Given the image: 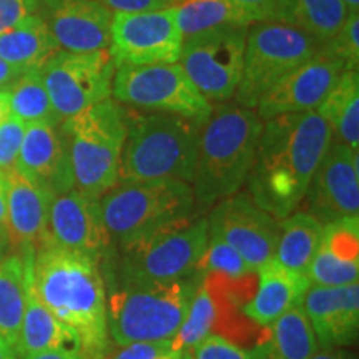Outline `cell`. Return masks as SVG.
<instances>
[{
	"instance_id": "ac0fdd59",
	"label": "cell",
	"mask_w": 359,
	"mask_h": 359,
	"mask_svg": "<svg viewBox=\"0 0 359 359\" xmlns=\"http://www.w3.org/2000/svg\"><path fill=\"white\" fill-rule=\"evenodd\" d=\"M37 15L60 50H109L114 12L97 0H39Z\"/></svg>"
},
{
	"instance_id": "c3c4849f",
	"label": "cell",
	"mask_w": 359,
	"mask_h": 359,
	"mask_svg": "<svg viewBox=\"0 0 359 359\" xmlns=\"http://www.w3.org/2000/svg\"><path fill=\"white\" fill-rule=\"evenodd\" d=\"M341 2L344 4V7H346L348 13L359 11V0H341Z\"/></svg>"
},
{
	"instance_id": "ffe728a7",
	"label": "cell",
	"mask_w": 359,
	"mask_h": 359,
	"mask_svg": "<svg viewBox=\"0 0 359 359\" xmlns=\"http://www.w3.org/2000/svg\"><path fill=\"white\" fill-rule=\"evenodd\" d=\"M302 308L320 348H346L359 333V283L346 286L311 285Z\"/></svg>"
},
{
	"instance_id": "4fadbf2b",
	"label": "cell",
	"mask_w": 359,
	"mask_h": 359,
	"mask_svg": "<svg viewBox=\"0 0 359 359\" xmlns=\"http://www.w3.org/2000/svg\"><path fill=\"white\" fill-rule=\"evenodd\" d=\"M182 47L183 35L173 6L111 15L109 52L116 67L177 64Z\"/></svg>"
},
{
	"instance_id": "74e56055",
	"label": "cell",
	"mask_w": 359,
	"mask_h": 359,
	"mask_svg": "<svg viewBox=\"0 0 359 359\" xmlns=\"http://www.w3.org/2000/svg\"><path fill=\"white\" fill-rule=\"evenodd\" d=\"M191 359H250L248 349H243L226 336L212 333L200 341L190 351Z\"/></svg>"
},
{
	"instance_id": "d6a6232c",
	"label": "cell",
	"mask_w": 359,
	"mask_h": 359,
	"mask_svg": "<svg viewBox=\"0 0 359 359\" xmlns=\"http://www.w3.org/2000/svg\"><path fill=\"white\" fill-rule=\"evenodd\" d=\"M217 296L213 293L212 281L208 275H203L200 285L196 286L190 306H188L187 316L182 326L170 341V346L178 351L190 353L200 341L212 334L217 326L219 311H218Z\"/></svg>"
},
{
	"instance_id": "ba28073f",
	"label": "cell",
	"mask_w": 359,
	"mask_h": 359,
	"mask_svg": "<svg viewBox=\"0 0 359 359\" xmlns=\"http://www.w3.org/2000/svg\"><path fill=\"white\" fill-rule=\"evenodd\" d=\"M69 148L75 188L98 200L118 183L127 120L125 109L107 98L60 123Z\"/></svg>"
},
{
	"instance_id": "277c9868",
	"label": "cell",
	"mask_w": 359,
	"mask_h": 359,
	"mask_svg": "<svg viewBox=\"0 0 359 359\" xmlns=\"http://www.w3.org/2000/svg\"><path fill=\"white\" fill-rule=\"evenodd\" d=\"M118 183L175 178L190 183L203 125L185 116L125 109Z\"/></svg>"
},
{
	"instance_id": "681fc988",
	"label": "cell",
	"mask_w": 359,
	"mask_h": 359,
	"mask_svg": "<svg viewBox=\"0 0 359 359\" xmlns=\"http://www.w3.org/2000/svg\"><path fill=\"white\" fill-rule=\"evenodd\" d=\"M6 243H7V236L0 235V259L6 258V257H4V251H6Z\"/></svg>"
},
{
	"instance_id": "9a60e30c",
	"label": "cell",
	"mask_w": 359,
	"mask_h": 359,
	"mask_svg": "<svg viewBox=\"0 0 359 359\" xmlns=\"http://www.w3.org/2000/svg\"><path fill=\"white\" fill-rule=\"evenodd\" d=\"M302 203H304L303 212L311 215L321 224L358 217V150L333 138L309 182Z\"/></svg>"
},
{
	"instance_id": "f907efd6",
	"label": "cell",
	"mask_w": 359,
	"mask_h": 359,
	"mask_svg": "<svg viewBox=\"0 0 359 359\" xmlns=\"http://www.w3.org/2000/svg\"><path fill=\"white\" fill-rule=\"evenodd\" d=\"M182 2H185V0H167L168 6H177V4H182Z\"/></svg>"
},
{
	"instance_id": "7402d4cb",
	"label": "cell",
	"mask_w": 359,
	"mask_h": 359,
	"mask_svg": "<svg viewBox=\"0 0 359 359\" xmlns=\"http://www.w3.org/2000/svg\"><path fill=\"white\" fill-rule=\"evenodd\" d=\"M7 203V238L20 251H35L47 238L53 196L29 182L15 168L4 173Z\"/></svg>"
},
{
	"instance_id": "5bb4252c",
	"label": "cell",
	"mask_w": 359,
	"mask_h": 359,
	"mask_svg": "<svg viewBox=\"0 0 359 359\" xmlns=\"http://www.w3.org/2000/svg\"><path fill=\"white\" fill-rule=\"evenodd\" d=\"M206 218L210 236L230 245L255 273L275 257L280 219L259 208L248 191L219 200Z\"/></svg>"
},
{
	"instance_id": "cb8c5ba5",
	"label": "cell",
	"mask_w": 359,
	"mask_h": 359,
	"mask_svg": "<svg viewBox=\"0 0 359 359\" xmlns=\"http://www.w3.org/2000/svg\"><path fill=\"white\" fill-rule=\"evenodd\" d=\"M55 349H80V341L74 331H70L43 306L29 280L24 318L13 348L15 359Z\"/></svg>"
},
{
	"instance_id": "f35d334b",
	"label": "cell",
	"mask_w": 359,
	"mask_h": 359,
	"mask_svg": "<svg viewBox=\"0 0 359 359\" xmlns=\"http://www.w3.org/2000/svg\"><path fill=\"white\" fill-rule=\"evenodd\" d=\"M39 0H0V34L19 25L27 17L35 15Z\"/></svg>"
},
{
	"instance_id": "f1b7e54d",
	"label": "cell",
	"mask_w": 359,
	"mask_h": 359,
	"mask_svg": "<svg viewBox=\"0 0 359 359\" xmlns=\"http://www.w3.org/2000/svg\"><path fill=\"white\" fill-rule=\"evenodd\" d=\"M323 224L304 212H294L280 219L275 259L281 266L306 275L309 263L320 246Z\"/></svg>"
},
{
	"instance_id": "836d02e7",
	"label": "cell",
	"mask_w": 359,
	"mask_h": 359,
	"mask_svg": "<svg viewBox=\"0 0 359 359\" xmlns=\"http://www.w3.org/2000/svg\"><path fill=\"white\" fill-rule=\"evenodd\" d=\"M198 271L203 275H218L230 281H241L255 275L240 253L217 236H210L203 258L200 259Z\"/></svg>"
},
{
	"instance_id": "8fae6325",
	"label": "cell",
	"mask_w": 359,
	"mask_h": 359,
	"mask_svg": "<svg viewBox=\"0 0 359 359\" xmlns=\"http://www.w3.org/2000/svg\"><path fill=\"white\" fill-rule=\"evenodd\" d=\"M250 25H224L183 39L178 64L208 102L235 97Z\"/></svg>"
},
{
	"instance_id": "7a4b0ae2",
	"label": "cell",
	"mask_w": 359,
	"mask_h": 359,
	"mask_svg": "<svg viewBox=\"0 0 359 359\" xmlns=\"http://www.w3.org/2000/svg\"><path fill=\"white\" fill-rule=\"evenodd\" d=\"M29 280L43 306L74 331L83 356L105 359L111 341L100 264L83 255L43 243L30 253Z\"/></svg>"
},
{
	"instance_id": "30bf717a",
	"label": "cell",
	"mask_w": 359,
	"mask_h": 359,
	"mask_svg": "<svg viewBox=\"0 0 359 359\" xmlns=\"http://www.w3.org/2000/svg\"><path fill=\"white\" fill-rule=\"evenodd\" d=\"M111 98L132 109L185 116L203 125L213 111L180 64L120 65L114 77Z\"/></svg>"
},
{
	"instance_id": "d4e9b609",
	"label": "cell",
	"mask_w": 359,
	"mask_h": 359,
	"mask_svg": "<svg viewBox=\"0 0 359 359\" xmlns=\"http://www.w3.org/2000/svg\"><path fill=\"white\" fill-rule=\"evenodd\" d=\"M318 348L313 327L299 304L266 326V333L248 353L250 359H309Z\"/></svg>"
},
{
	"instance_id": "3957f363",
	"label": "cell",
	"mask_w": 359,
	"mask_h": 359,
	"mask_svg": "<svg viewBox=\"0 0 359 359\" xmlns=\"http://www.w3.org/2000/svg\"><path fill=\"white\" fill-rule=\"evenodd\" d=\"M263 120L255 109L223 103L201 127L190 182L196 208L205 210L241 191L257 158Z\"/></svg>"
},
{
	"instance_id": "d6986e66",
	"label": "cell",
	"mask_w": 359,
	"mask_h": 359,
	"mask_svg": "<svg viewBox=\"0 0 359 359\" xmlns=\"http://www.w3.org/2000/svg\"><path fill=\"white\" fill-rule=\"evenodd\" d=\"M15 170L52 196L75 188L69 148L60 125H27Z\"/></svg>"
},
{
	"instance_id": "603a6c76",
	"label": "cell",
	"mask_w": 359,
	"mask_h": 359,
	"mask_svg": "<svg viewBox=\"0 0 359 359\" xmlns=\"http://www.w3.org/2000/svg\"><path fill=\"white\" fill-rule=\"evenodd\" d=\"M258 286L248 302L243 303L241 313L253 325L266 327L290 309L303 303L311 283L304 273L281 266L269 259L257 269Z\"/></svg>"
},
{
	"instance_id": "9c48e42d",
	"label": "cell",
	"mask_w": 359,
	"mask_h": 359,
	"mask_svg": "<svg viewBox=\"0 0 359 359\" xmlns=\"http://www.w3.org/2000/svg\"><path fill=\"white\" fill-rule=\"evenodd\" d=\"M323 43L283 22H255L248 27L243 72L236 103L257 109L268 90L321 50Z\"/></svg>"
},
{
	"instance_id": "ab89813d",
	"label": "cell",
	"mask_w": 359,
	"mask_h": 359,
	"mask_svg": "<svg viewBox=\"0 0 359 359\" xmlns=\"http://www.w3.org/2000/svg\"><path fill=\"white\" fill-rule=\"evenodd\" d=\"M253 22H278V0H228Z\"/></svg>"
},
{
	"instance_id": "44dd1931",
	"label": "cell",
	"mask_w": 359,
	"mask_h": 359,
	"mask_svg": "<svg viewBox=\"0 0 359 359\" xmlns=\"http://www.w3.org/2000/svg\"><path fill=\"white\" fill-rule=\"evenodd\" d=\"M306 276L316 286H346L359 278V218L323 224V236Z\"/></svg>"
},
{
	"instance_id": "e575fe53",
	"label": "cell",
	"mask_w": 359,
	"mask_h": 359,
	"mask_svg": "<svg viewBox=\"0 0 359 359\" xmlns=\"http://www.w3.org/2000/svg\"><path fill=\"white\" fill-rule=\"evenodd\" d=\"M323 52L338 58L346 70H358L359 65V12H349L344 24L333 37L323 43Z\"/></svg>"
},
{
	"instance_id": "60d3db41",
	"label": "cell",
	"mask_w": 359,
	"mask_h": 359,
	"mask_svg": "<svg viewBox=\"0 0 359 359\" xmlns=\"http://www.w3.org/2000/svg\"><path fill=\"white\" fill-rule=\"evenodd\" d=\"M111 12H143L170 7L167 0H97Z\"/></svg>"
},
{
	"instance_id": "1f68e13d",
	"label": "cell",
	"mask_w": 359,
	"mask_h": 359,
	"mask_svg": "<svg viewBox=\"0 0 359 359\" xmlns=\"http://www.w3.org/2000/svg\"><path fill=\"white\" fill-rule=\"evenodd\" d=\"M8 115L15 116L25 125L45 123L58 127L62 120L48 97L47 88L40 75V69H30L7 90Z\"/></svg>"
},
{
	"instance_id": "484cf974",
	"label": "cell",
	"mask_w": 359,
	"mask_h": 359,
	"mask_svg": "<svg viewBox=\"0 0 359 359\" xmlns=\"http://www.w3.org/2000/svg\"><path fill=\"white\" fill-rule=\"evenodd\" d=\"M30 253V250L22 251V255L0 259V338L12 349L19 338L25 311Z\"/></svg>"
},
{
	"instance_id": "f546056e",
	"label": "cell",
	"mask_w": 359,
	"mask_h": 359,
	"mask_svg": "<svg viewBox=\"0 0 359 359\" xmlns=\"http://www.w3.org/2000/svg\"><path fill=\"white\" fill-rule=\"evenodd\" d=\"M348 11L341 0H278V22L326 43L341 29Z\"/></svg>"
},
{
	"instance_id": "5b68a950",
	"label": "cell",
	"mask_w": 359,
	"mask_h": 359,
	"mask_svg": "<svg viewBox=\"0 0 359 359\" xmlns=\"http://www.w3.org/2000/svg\"><path fill=\"white\" fill-rule=\"evenodd\" d=\"M203 273L168 283H105L114 346L172 341Z\"/></svg>"
},
{
	"instance_id": "d590c367",
	"label": "cell",
	"mask_w": 359,
	"mask_h": 359,
	"mask_svg": "<svg viewBox=\"0 0 359 359\" xmlns=\"http://www.w3.org/2000/svg\"><path fill=\"white\" fill-rule=\"evenodd\" d=\"M105 359H191L190 353L178 351L170 346V341L165 343H132L123 346L111 344Z\"/></svg>"
},
{
	"instance_id": "f6af8a7d",
	"label": "cell",
	"mask_w": 359,
	"mask_h": 359,
	"mask_svg": "<svg viewBox=\"0 0 359 359\" xmlns=\"http://www.w3.org/2000/svg\"><path fill=\"white\" fill-rule=\"evenodd\" d=\"M0 235L7 236V203H6V187H4L2 173H0Z\"/></svg>"
},
{
	"instance_id": "7c38bea8",
	"label": "cell",
	"mask_w": 359,
	"mask_h": 359,
	"mask_svg": "<svg viewBox=\"0 0 359 359\" xmlns=\"http://www.w3.org/2000/svg\"><path fill=\"white\" fill-rule=\"evenodd\" d=\"M116 65L109 50L74 53L58 50L40 67L48 97L64 120L111 98Z\"/></svg>"
},
{
	"instance_id": "4dcf8cb0",
	"label": "cell",
	"mask_w": 359,
	"mask_h": 359,
	"mask_svg": "<svg viewBox=\"0 0 359 359\" xmlns=\"http://www.w3.org/2000/svg\"><path fill=\"white\" fill-rule=\"evenodd\" d=\"M177 25L183 39L224 25H251L250 15L228 0H185L173 6Z\"/></svg>"
},
{
	"instance_id": "52a82bcc",
	"label": "cell",
	"mask_w": 359,
	"mask_h": 359,
	"mask_svg": "<svg viewBox=\"0 0 359 359\" xmlns=\"http://www.w3.org/2000/svg\"><path fill=\"white\" fill-rule=\"evenodd\" d=\"M110 246L116 248L196 215L191 185L182 180L116 183L98 198Z\"/></svg>"
},
{
	"instance_id": "6da1fadb",
	"label": "cell",
	"mask_w": 359,
	"mask_h": 359,
	"mask_svg": "<svg viewBox=\"0 0 359 359\" xmlns=\"http://www.w3.org/2000/svg\"><path fill=\"white\" fill-rule=\"evenodd\" d=\"M333 133L316 110L264 120L248 193L276 219L296 212Z\"/></svg>"
},
{
	"instance_id": "2e32d148",
	"label": "cell",
	"mask_w": 359,
	"mask_h": 359,
	"mask_svg": "<svg viewBox=\"0 0 359 359\" xmlns=\"http://www.w3.org/2000/svg\"><path fill=\"white\" fill-rule=\"evenodd\" d=\"M45 243L83 255L100 264L111 246L103 228L98 200L88 198L77 188L53 196Z\"/></svg>"
},
{
	"instance_id": "b9f144b4",
	"label": "cell",
	"mask_w": 359,
	"mask_h": 359,
	"mask_svg": "<svg viewBox=\"0 0 359 359\" xmlns=\"http://www.w3.org/2000/svg\"><path fill=\"white\" fill-rule=\"evenodd\" d=\"M27 70H22L19 67H13L8 62L0 58V90H8L13 83L22 77V74Z\"/></svg>"
},
{
	"instance_id": "bcb514c9",
	"label": "cell",
	"mask_w": 359,
	"mask_h": 359,
	"mask_svg": "<svg viewBox=\"0 0 359 359\" xmlns=\"http://www.w3.org/2000/svg\"><path fill=\"white\" fill-rule=\"evenodd\" d=\"M8 116V93L7 90H0V123Z\"/></svg>"
},
{
	"instance_id": "7bdbcfd3",
	"label": "cell",
	"mask_w": 359,
	"mask_h": 359,
	"mask_svg": "<svg viewBox=\"0 0 359 359\" xmlns=\"http://www.w3.org/2000/svg\"><path fill=\"white\" fill-rule=\"evenodd\" d=\"M20 359H87L80 349H55V351H45L32 356H25Z\"/></svg>"
},
{
	"instance_id": "8d00e7d4",
	"label": "cell",
	"mask_w": 359,
	"mask_h": 359,
	"mask_svg": "<svg viewBox=\"0 0 359 359\" xmlns=\"http://www.w3.org/2000/svg\"><path fill=\"white\" fill-rule=\"evenodd\" d=\"M25 128L27 125L12 115H8L0 123V173L2 175L15 168Z\"/></svg>"
},
{
	"instance_id": "8992f818",
	"label": "cell",
	"mask_w": 359,
	"mask_h": 359,
	"mask_svg": "<svg viewBox=\"0 0 359 359\" xmlns=\"http://www.w3.org/2000/svg\"><path fill=\"white\" fill-rule=\"evenodd\" d=\"M208 218L193 217L110 248L100 263L105 283H168L198 273L208 246Z\"/></svg>"
},
{
	"instance_id": "4316f807",
	"label": "cell",
	"mask_w": 359,
	"mask_h": 359,
	"mask_svg": "<svg viewBox=\"0 0 359 359\" xmlns=\"http://www.w3.org/2000/svg\"><path fill=\"white\" fill-rule=\"evenodd\" d=\"M58 50L57 42L37 13L0 34V58L22 70L40 69Z\"/></svg>"
},
{
	"instance_id": "7dc6e473",
	"label": "cell",
	"mask_w": 359,
	"mask_h": 359,
	"mask_svg": "<svg viewBox=\"0 0 359 359\" xmlns=\"http://www.w3.org/2000/svg\"><path fill=\"white\" fill-rule=\"evenodd\" d=\"M0 359H15L13 349L8 346V344L2 338H0Z\"/></svg>"
},
{
	"instance_id": "83f0119b",
	"label": "cell",
	"mask_w": 359,
	"mask_h": 359,
	"mask_svg": "<svg viewBox=\"0 0 359 359\" xmlns=\"http://www.w3.org/2000/svg\"><path fill=\"white\" fill-rule=\"evenodd\" d=\"M334 140L358 150L359 145V79L358 70H344L318 107Z\"/></svg>"
},
{
	"instance_id": "e0dca14e",
	"label": "cell",
	"mask_w": 359,
	"mask_h": 359,
	"mask_svg": "<svg viewBox=\"0 0 359 359\" xmlns=\"http://www.w3.org/2000/svg\"><path fill=\"white\" fill-rule=\"evenodd\" d=\"M344 70L343 62L320 50L268 90L255 109L257 115L264 122L280 115L318 110Z\"/></svg>"
},
{
	"instance_id": "ee69618b",
	"label": "cell",
	"mask_w": 359,
	"mask_h": 359,
	"mask_svg": "<svg viewBox=\"0 0 359 359\" xmlns=\"http://www.w3.org/2000/svg\"><path fill=\"white\" fill-rule=\"evenodd\" d=\"M309 359H353L344 348H318Z\"/></svg>"
}]
</instances>
